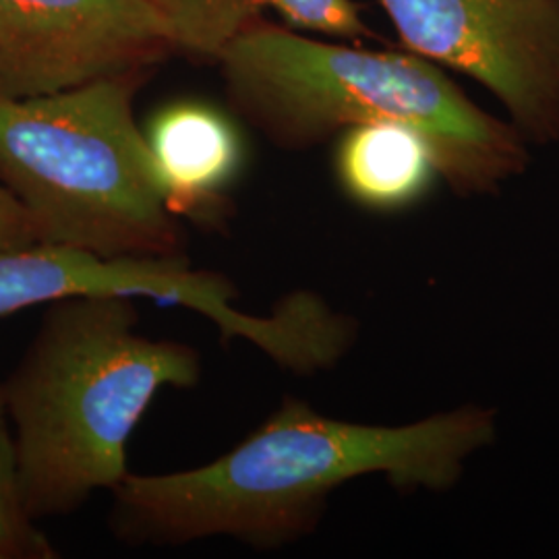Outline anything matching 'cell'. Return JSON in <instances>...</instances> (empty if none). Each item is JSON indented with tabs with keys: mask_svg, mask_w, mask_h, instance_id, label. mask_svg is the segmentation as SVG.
<instances>
[{
	"mask_svg": "<svg viewBox=\"0 0 559 559\" xmlns=\"http://www.w3.org/2000/svg\"><path fill=\"white\" fill-rule=\"evenodd\" d=\"M496 440V411L464 404L408 425L332 419L286 399L237 448L198 468L127 475L110 522L131 545L210 537L274 549L318 528L342 485L381 475L396 489L448 491L466 462Z\"/></svg>",
	"mask_w": 559,
	"mask_h": 559,
	"instance_id": "obj_1",
	"label": "cell"
},
{
	"mask_svg": "<svg viewBox=\"0 0 559 559\" xmlns=\"http://www.w3.org/2000/svg\"><path fill=\"white\" fill-rule=\"evenodd\" d=\"M145 135L170 212L207 226L226 222V191L245 156L235 122L212 104L175 102L152 119Z\"/></svg>",
	"mask_w": 559,
	"mask_h": 559,
	"instance_id": "obj_8",
	"label": "cell"
},
{
	"mask_svg": "<svg viewBox=\"0 0 559 559\" xmlns=\"http://www.w3.org/2000/svg\"><path fill=\"white\" fill-rule=\"evenodd\" d=\"M334 175L348 200L378 214H396L417 205L441 179L431 143L417 129L394 120L342 131Z\"/></svg>",
	"mask_w": 559,
	"mask_h": 559,
	"instance_id": "obj_9",
	"label": "cell"
},
{
	"mask_svg": "<svg viewBox=\"0 0 559 559\" xmlns=\"http://www.w3.org/2000/svg\"><path fill=\"white\" fill-rule=\"evenodd\" d=\"M140 73L38 98H0V182L23 203L44 245L104 260L185 258L145 131Z\"/></svg>",
	"mask_w": 559,
	"mask_h": 559,
	"instance_id": "obj_4",
	"label": "cell"
},
{
	"mask_svg": "<svg viewBox=\"0 0 559 559\" xmlns=\"http://www.w3.org/2000/svg\"><path fill=\"white\" fill-rule=\"evenodd\" d=\"M80 295L147 297L193 309L224 338L247 340L276 362L290 359L300 344L299 318L286 305L267 318L242 313L233 302L235 284L216 272L193 270L187 258L104 260L44 242L0 251V320Z\"/></svg>",
	"mask_w": 559,
	"mask_h": 559,
	"instance_id": "obj_6",
	"label": "cell"
},
{
	"mask_svg": "<svg viewBox=\"0 0 559 559\" xmlns=\"http://www.w3.org/2000/svg\"><path fill=\"white\" fill-rule=\"evenodd\" d=\"M170 50L154 0H0V98L141 73Z\"/></svg>",
	"mask_w": 559,
	"mask_h": 559,
	"instance_id": "obj_7",
	"label": "cell"
},
{
	"mask_svg": "<svg viewBox=\"0 0 559 559\" xmlns=\"http://www.w3.org/2000/svg\"><path fill=\"white\" fill-rule=\"evenodd\" d=\"M135 297L48 305L4 383L21 498L34 522L75 514L129 475L127 441L162 388H195L201 357L138 332Z\"/></svg>",
	"mask_w": 559,
	"mask_h": 559,
	"instance_id": "obj_2",
	"label": "cell"
},
{
	"mask_svg": "<svg viewBox=\"0 0 559 559\" xmlns=\"http://www.w3.org/2000/svg\"><path fill=\"white\" fill-rule=\"evenodd\" d=\"M52 558H57L55 547L23 506L15 436L4 383L0 381V559Z\"/></svg>",
	"mask_w": 559,
	"mask_h": 559,
	"instance_id": "obj_11",
	"label": "cell"
},
{
	"mask_svg": "<svg viewBox=\"0 0 559 559\" xmlns=\"http://www.w3.org/2000/svg\"><path fill=\"white\" fill-rule=\"evenodd\" d=\"M38 228L27 210L2 182H0V251L38 245Z\"/></svg>",
	"mask_w": 559,
	"mask_h": 559,
	"instance_id": "obj_12",
	"label": "cell"
},
{
	"mask_svg": "<svg viewBox=\"0 0 559 559\" xmlns=\"http://www.w3.org/2000/svg\"><path fill=\"white\" fill-rule=\"evenodd\" d=\"M233 108L282 150L394 120L431 143L440 177L462 198L493 195L528 164L510 120L471 100L443 67L415 52L362 50L260 21L218 60Z\"/></svg>",
	"mask_w": 559,
	"mask_h": 559,
	"instance_id": "obj_3",
	"label": "cell"
},
{
	"mask_svg": "<svg viewBox=\"0 0 559 559\" xmlns=\"http://www.w3.org/2000/svg\"><path fill=\"white\" fill-rule=\"evenodd\" d=\"M173 32L175 50L218 60L226 46L276 13L288 27L340 40H380L353 0H154Z\"/></svg>",
	"mask_w": 559,
	"mask_h": 559,
	"instance_id": "obj_10",
	"label": "cell"
},
{
	"mask_svg": "<svg viewBox=\"0 0 559 559\" xmlns=\"http://www.w3.org/2000/svg\"><path fill=\"white\" fill-rule=\"evenodd\" d=\"M408 52L468 75L528 143L559 141V0H380Z\"/></svg>",
	"mask_w": 559,
	"mask_h": 559,
	"instance_id": "obj_5",
	"label": "cell"
}]
</instances>
